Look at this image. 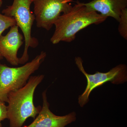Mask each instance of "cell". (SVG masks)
Here are the masks:
<instances>
[{"label": "cell", "mask_w": 127, "mask_h": 127, "mask_svg": "<svg viewBox=\"0 0 127 127\" xmlns=\"http://www.w3.org/2000/svg\"><path fill=\"white\" fill-rule=\"evenodd\" d=\"M107 18L88 9L77 0L69 10L62 14L55 21V30L50 41L53 44L62 41L71 42L81 30L91 25H99Z\"/></svg>", "instance_id": "6da1fadb"}, {"label": "cell", "mask_w": 127, "mask_h": 127, "mask_svg": "<svg viewBox=\"0 0 127 127\" xmlns=\"http://www.w3.org/2000/svg\"><path fill=\"white\" fill-rule=\"evenodd\" d=\"M44 77L43 75L31 76L24 86L8 95L7 119L10 127H23L28 119H35L39 114L41 107L34 105V94Z\"/></svg>", "instance_id": "7a4b0ae2"}, {"label": "cell", "mask_w": 127, "mask_h": 127, "mask_svg": "<svg viewBox=\"0 0 127 127\" xmlns=\"http://www.w3.org/2000/svg\"><path fill=\"white\" fill-rule=\"evenodd\" d=\"M46 56L42 51L31 61L19 67H10L0 63V101L7 103L9 94L24 86Z\"/></svg>", "instance_id": "3957f363"}, {"label": "cell", "mask_w": 127, "mask_h": 127, "mask_svg": "<svg viewBox=\"0 0 127 127\" xmlns=\"http://www.w3.org/2000/svg\"><path fill=\"white\" fill-rule=\"evenodd\" d=\"M33 0H14L10 5L8 6L2 11L3 15L15 18L16 25L21 30L24 35L25 48L20 59V64H25L29 60L28 48H35L39 42L35 37H32V29L35 17L32 13L31 6Z\"/></svg>", "instance_id": "277c9868"}, {"label": "cell", "mask_w": 127, "mask_h": 127, "mask_svg": "<svg viewBox=\"0 0 127 127\" xmlns=\"http://www.w3.org/2000/svg\"><path fill=\"white\" fill-rule=\"evenodd\" d=\"M75 63L79 70L85 76L87 80L86 89L78 97V103L81 107L84 106L89 102L91 93L98 87L107 82L119 85L127 81V67L125 64H119L107 72H97L94 74H90L84 69L81 58L76 57Z\"/></svg>", "instance_id": "5b68a950"}, {"label": "cell", "mask_w": 127, "mask_h": 127, "mask_svg": "<svg viewBox=\"0 0 127 127\" xmlns=\"http://www.w3.org/2000/svg\"><path fill=\"white\" fill-rule=\"evenodd\" d=\"M72 0H33L36 26L49 31L55 21L72 7Z\"/></svg>", "instance_id": "8992f818"}, {"label": "cell", "mask_w": 127, "mask_h": 127, "mask_svg": "<svg viewBox=\"0 0 127 127\" xmlns=\"http://www.w3.org/2000/svg\"><path fill=\"white\" fill-rule=\"evenodd\" d=\"M42 106L39 114L30 125L23 127H65L76 120V114L75 112L65 116H58L51 111L47 90L42 93Z\"/></svg>", "instance_id": "52a82bcc"}, {"label": "cell", "mask_w": 127, "mask_h": 127, "mask_svg": "<svg viewBox=\"0 0 127 127\" xmlns=\"http://www.w3.org/2000/svg\"><path fill=\"white\" fill-rule=\"evenodd\" d=\"M10 28L7 34L0 36V55L12 65L17 66L20 64L17 52L23 45L24 37L17 25Z\"/></svg>", "instance_id": "ba28073f"}, {"label": "cell", "mask_w": 127, "mask_h": 127, "mask_svg": "<svg viewBox=\"0 0 127 127\" xmlns=\"http://www.w3.org/2000/svg\"><path fill=\"white\" fill-rule=\"evenodd\" d=\"M82 4L91 10L118 22L123 10L127 8V0H93Z\"/></svg>", "instance_id": "9c48e42d"}, {"label": "cell", "mask_w": 127, "mask_h": 127, "mask_svg": "<svg viewBox=\"0 0 127 127\" xmlns=\"http://www.w3.org/2000/svg\"><path fill=\"white\" fill-rule=\"evenodd\" d=\"M15 25H16V22L15 18L0 13V36L5 30ZM3 59V58L0 55V60Z\"/></svg>", "instance_id": "30bf717a"}, {"label": "cell", "mask_w": 127, "mask_h": 127, "mask_svg": "<svg viewBox=\"0 0 127 127\" xmlns=\"http://www.w3.org/2000/svg\"><path fill=\"white\" fill-rule=\"evenodd\" d=\"M118 30L122 37L127 40V8L124 9L120 15Z\"/></svg>", "instance_id": "8fae6325"}, {"label": "cell", "mask_w": 127, "mask_h": 127, "mask_svg": "<svg viewBox=\"0 0 127 127\" xmlns=\"http://www.w3.org/2000/svg\"><path fill=\"white\" fill-rule=\"evenodd\" d=\"M5 119H7V111L4 107L0 103V127H2L1 122Z\"/></svg>", "instance_id": "7c38bea8"}, {"label": "cell", "mask_w": 127, "mask_h": 127, "mask_svg": "<svg viewBox=\"0 0 127 127\" xmlns=\"http://www.w3.org/2000/svg\"><path fill=\"white\" fill-rule=\"evenodd\" d=\"M3 2V0H0V7L1 6Z\"/></svg>", "instance_id": "4fadbf2b"}]
</instances>
